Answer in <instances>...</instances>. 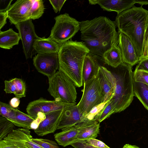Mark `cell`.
<instances>
[{"label": "cell", "instance_id": "obj_1", "mask_svg": "<svg viewBox=\"0 0 148 148\" xmlns=\"http://www.w3.org/2000/svg\"><path fill=\"white\" fill-rule=\"evenodd\" d=\"M80 22L81 39L90 53L103 58L106 52L118 45L119 33L115 21L100 16Z\"/></svg>", "mask_w": 148, "mask_h": 148}, {"label": "cell", "instance_id": "obj_2", "mask_svg": "<svg viewBox=\"0 0 148 148\" xmlns=\"http://www.w3.org/2000/svg\"><path fill=\"white\" fill-rule=\"evenodd\" d=\"M115 22L118 32L131 40L141 60L148 37V11L134 6L118 14Z\"/></svg>", "mask_w": 148, "mask_h": 148}, {"label": "cell", "instance_id": "obj_3", "mask_svg": "<svg viewBox=\"0 0 148 148\" xmlns=\"http://www.w3.org/2000/svg\"><path fill=\"white\" fill-rule=\"evenodd\" d=\"M90 52L82 42L69 40L60 45L58 53L60 70L75 86L83 84L82 69L85 58Z\"/></svg>", "mask_w": 148, "mask_h": 148}, {"label": "cell", "instance_id": "obj_4", "mask_svg": "<svg viewBox=\"0 0 148 148\" xmlns=\"http://www.w3.org/2000/svg\"><path fill=\"white\" fill-rule=\"evenodd\" d=\"M111 72L115 78L116 85L114 96L110 99L115 113L127 108L132 102L134 96L132 67L123 62Z\"/></svg>", "mask_w": 148, "mask_h": 148}, {"label": "cell", "instance_id": "obj_5", "mask_svg": "<svg viewBox=\"0 0 148 148\" xmlns=\"http://www.w3.org/2000/svg\"><path fill=\"white\" fill-rule=\"evenodd\" d=\"M48 91L54 100L68 103H76L77 93L75 86L63 72L59 70L48 78Z\"/></svg>", "mask_w": 148, "mask_h": 148}, {"label": "cell", "instance_id": "obj_6", "mask_svg": "<svg viewBox=\"0 0 148 148\" xmlns=\"http://www.w3.org/2000/svg\"><path fill=\"white\" fill-rule=\"evenodd\" d=\"M55 23L49 38L60 45L73 37L80 30V22L67 13L54 18Z\"/></svg>", "mask_w": 148, "mask_h": 148}, {"label": "cell", "instance_id": "obj_7", "mask_svg": "<svg viewBox=\"0 0 148 148\" xmlns=\"http://www.w3.org/2000/svg\"><path fill=\"white\" fill-rule=\"evenodd\" d=\"M84 84L82 95L77 105L82 115V120L94 107L104 102V97L101 90L98 75Z\"/></svg>", "mask_w": 148, "mask_h": 148}, {"label": "cell", "instance_id": "obj_8", "mask_svg": "<svg viewBox=\"0 0 148 148\" xmlns=\"http://www.w3.org/2000/svg\"><path fill=\"white\" fill-rule=\"evenodd\" d=\"M21 40L23 53L27 59L31 58L35 51L34 45L39 37L36 35L32 19L15 25Z\"/></svg>", "mask_w": 148, "mask_h": 148}, {"label": "cell", "instance_id": "obj_9", "mask_svg": "<svg viewBox=\"0 0 148 148\" xmlns=\"http://www.w3.org/2000/svg\"><path fill=\"white\" fill-rule=\"evenodd\" d=\"M33 60L37 70L48 78L53 76L59 69L58 53H38Z\"/></svg>", "mask_w": 148, "mask_h": 148}, {"label": "cell", "instance_id": "obj_10", "mask_svg": "<svg viewBox=\"0 0 148 148\" xmlns=\"http://www.w3.org/2000/svg\"><path fill=\"white\" fill-rule=\"evenodd\" d=\"M75 103H68L59 102L55 101L48 100L42 98L30 102L27 106L26 111L27 114L35 119L38 113L44 114L52 111L61 110L67 107L76 105Z\"/></svg>", "mask_w": 148, "mask_h": 148}, {"label": "cell", "instance_id": "obj_11", "mask_svg": "<svg viewBox=\"0 0 148 148\" xmlns=\"http://www.w3.org/2000/svg\"><path fill=\"white\" fill-rule=\"evenodd\" d=\"M32 0H18L7 11L8 18L15 25L30 19V10Z\"/></svg>", "mask_w": 148, "mask_h": 148}, {"label": "cell", "instance_id": "obj_12", "mask_svg": "<svg viewBox=\"0 0 148 148\" xmlns=\"http://www.w3.org/2000/svg\"><path fill=\"white\" fill-rule=\"evenodd\" d=\"M32 138L29 130L21 128L14 129L3 140L19 148H42L33 142Z\"/></svg>", "mask_w": 148, "mask_h": 148}, {"label": "cell", "instance_id": "obj_13", "mask_svg": "<svg viewBox=\"0 0 148 148\" xmlns=\"http://www.w3.org/2000/svg\"><path fill=\"white\" fill-rule=\"evenodd\" d=\"M119 32L118 45L121 50L123 62L132 67L139 62L140 58L130 38L122 32Z\"/></svg>", "mask_w": 148, "mask_h": 148}, {"label": "cell", "instance_id": "obj_14", "mask_svg": "<svg viewBox=\"0 0 148 148\" xmlns=\"http://www.w3.org/2000/svg\"><path fill=\"white\" fill-rule=\"evenodd\" d=\"M102 92L104 97V101L109 100L114 95L116 85L115 78L110 71L100 66L98 74Z\"/></svg>", "mask_w": 148, "mask_h": 148}, {"label": "cell", "instance_id": "obj_15", "mask_svg": "<svg viewBox=\"0 0 148 148\" xmlns=\"http://www.w3.org/2000/svg\"><path fill=\"white\" fill-rule=\"evenodd\" d=\"M82 121V115L77 105L67 107L63 110L57 129L64 130L75 125Z\"/></svg>", "mask_w": 148, "mask_h": 148}, {"label": "cell", "instance_id": "obj_16", "mask_svg": "<svg viewBox=\"0 0 148 148\" xmlns=\"http://www.w3.org/2000/svg\"><path fill=\"white\" fill-rule=\"evenodd\" d=\"M63 109L45 114V119L34 130V132L38 136H42L54 132L57 129L59 119Z\"/></svg>", "mask_w": 148, "mask_h": 148}, {"label": "cell", "instance_id": "obj_17", "mask_svg": "<svg viewBox=\"0 0 148 148\" xmlns=\"http://www.w3.org/2000/svg\"><path fill=\"white\" fill-rule=\"evenodd\" d=\"M91 5L98 4L104 10L116 12L117 15L131 8L136 3L134 0H89Z\"/></svg>", "mask_w": 148, "mask_h": 148}, {"label": "cell", "instance_id": "obj_18", "mask_svg": "<svg viewBox=\"0 0 148 148\" xmlns=\"http://www.w3.org/2000/svg\"><path fill=\"white\" fill-rule=\"evenodd\" d=\"M75 125L78 131L77 138L79 140L95 139L99 132L100 123L95 119L84 120Z\"/></svg>", "mask_w": 148, "mask_h": 148}, {"label": "cell", "instance_id": "obj_19", "mask_svg": "<svg viewBox=\"0 0 148 148\" xmlns=\"http://www.w3.org/2000/svg\"><path fill=\"white\" fill-rule=\"evenodd\" d=\"M5 118L13 123L15 126L29 130L35 119L31 115L10 107Z\"/></svg>", "mask_w": 148, "mask_h": 148}, {"label": "cell", "instance_id": "obj_20", "mask_svg": "<svg viewBox=\"0 0 148 148\" xmlns=\"http://www.w3.org/2000/svg\"><path fill=\"white\" fill-rule=\"evenodd\" d=\"M94 54L89 52L86 56L82 69L84 84L96 77L98 75L100 65Z\"/></svg>", "mask_w": 148, "mask_h": 148}, {"label": "cell", "instance_id": "obj_21", "mask_svg": "<svg viewBox=\"0 0 148 148\" xmlns=\"http://www.w3.org/2000/svg\"><path fill=\"white\" fill-rule=\"evenodd\" d=\"M60 45L49 38L39 37L35 41L34 48L39 54L58 53Z\"/></svg>", "mask_w": 148, "mask_h": 148}, {"label": "cell", "instance_id": "obj_22", "mask_svg": "<svg viewBox=\"0 0 148 148\" xmlns=\"http://www.w3.org/2000/svg\"><path fill=\"white\" fill-rule=\"evenodd\" d=\"M78 132L77 127L75 125L55 134L54 138L59 145L65 147L78 140Z\"/></svg>", "mask_w": 148, "mask_h": 148}, {"label": "cell", "instance_id": "obj_23", "mask_svg": "<svg viewBox=\"0 0 148 148\" xmlns=\"http://www.w3.org/2000/svg\"><path fill=\"white\" fill-rule=\"evenodd\" d=\"M4 91L6 93H13L19 99L26 96L25 82L21 79L15 78L4 81Z\"/></svg>", "mask_w": 148, "mask_h": 148}, {"label": "cell", "instance_id": "obj_24", "mask_svg": "<svg viewBox=\"0 0 148 148\" xmlns=\"http://www.w3.org/2000/svg\"><path fill=\"white\" fill-rule=\"evenodd\" d=\"M21 39L18 33L10 28L5 31L0 32V47L5 49H9L14 45H18Z\"/></svg>", "mask_w": 148, "mask_h": 148}, {"label": "cell", "instance_id": "obj_25", "mask_svg": "<svg viewBox=\"0 0 148 148\" xmlns=\"http://www.w3.org/2000/svg\"><path fill=\"white\" fill-rule=\"evenodd\" d=\"M103 58L105 63L115 68L123 62L121 54L118 45H114L104 54Z\"/></svg>", "mask_w": 148, "mask_h": 148}, {"label": "cell", "instance_id": "obj_26", "mask_svg": "<svg viewBox=\"0 0 148 148\" xmlns=\"http://www.w3.org/2000/svg\"><path fill=\"white\" fill-rule=\"evenodd\" d=\"M133 87L134 95L148 110V86L133 80Z\"/></svg>", "mask_w": 148, "mask_h": 148}, {"label": "cell", "instance_id": "obj_27", "mask_svg": "<svg viewBox=\"0 0 148 148\" xmlns=\"http://www.w3.org/2000/svg\"><path fill=\"white\" fill-rule=\"evenodd\" d=\"M15 125L5 117H0V140L10 133L14 129Z\"/></svg>", "mask_w": 148, "mask_h": 148}, {"label": "cell", "instance_id": "obj_28", "mask_svg": "<svg viewBox=\"0 0 148 148\" xmlns=\"http://www.w3.org/2000/svg\"><path fill=\"white\" fill-rule=\"evenodd\" d=\"M45 7L42 0H32L30 10V19L35 20L39 18L43 14Z\"/></svg>", "mask_w": 148, "mask_h": 148}, {"label": "cell", "instance_id": "obj_29", "mask_svg": "<svg viewBox=\"0 0 148 148\" xmlns=\"http://www.w3.org/2000/svg\"><path fill=\"white\" fill-rule=\"evenodd\" d=\"M114 113H115L114 108L110 99L95 119L100 123Z\"/></svg>", "mask_w": 148, "mask_h": 148}, {"label": "cell", "instance_id": "obj_30", "mask_svg": "<svg viewBox=\"0 0 148 148\" xmlns=\"http://www.w3.org/2000/svg\"><path fill=\"white\" fill-rule=\"evenodd\" d=\"M31 140L42 148H60L55 141L46 139L33 138Z\"/></svg>", "mask_w": 148, "mask_h": 148}, {"label": "cell", "instance_id": "obj_31", "mask_svg": "<svg viewBox=\"0 0 148 148\" xmlns=\"http://www.w3.org/2000/svg\"><path fill=\"white\" fill-rule=\"evenodd\" d=\"M133 77L135 82L148 86V72L142 70H135L133 73Z\"/></svg>", "mask_w": 148, "mask_h": 148}, {"label": "cell", "instance_id": "obj_32", "mask_svg": "<svg viewBox=\"0 0 148 148\" xmlns=\"http://www.w3.org/2000/svg\"><path fill=\"white\" fill-rule=\"evenodd\" d=\"M109 101L104 102L94 107L87 114L83 117V121L84 120H91L95 119Z\"/></svg>", "mask_w": 148, "mask_h": 148}, {"label": "cell", "instance_id": "obj_33", "mask_svg": "<svg viewBox=\"0 0 148 148\" xmlns=\"http://www.w3.org/2000/svg\"><path fill=\"white\" fill-rule=\"evenodd\" d=\"M88 144L97 148H110L102 141L94 138L84 140Z\"/></svg>", "mask_w": 148, "mask_h": 148}, {"label": "cell", "instance_id": "obj_34", "mask_svg": "<svg viewBox=\"0 0 148 148\" xmlns=\"http://www.w3.org/2000/svg\"><path fill=\"white\" fill-rule=\"evenodd\" d=\"M45 118L46 115L45 114L41 112L38 113L37 118L31 124V129L35 130L37 129L40 123L45 119Z\"/></svg>", "mask_w": 148, "mask_h": 148}, {"label": "cell", "instance_id": "obj_35", "mask_svg": "<svg viewBox=\"0 0 148 148\" xmlns=\"http://www.w3.org/2000/svg\"><path fill=\"white\" fill-rule=\"evenodd\" d=\"M50 3L52 6L53 9L56 13L60 12L66 0H50Z\"/></svg>", "mask_w": 148, "mask_h": 148}, {"label": "cell", "instance_id": "obj_36", "mask_svg": "<svg viewBox=\"0 0 148 148\" xmlns=\"http://www.w3.org/2000/svg\"><path fill=\"white\" fill-rule=\"evenodd\" d=\"M71 145L75 148H97L88 144L85 140H79Z\"/></svg>", "mask_w": 148, "mask_h": 148}, {"label": "cell", "instance_id": "obj_37", "mask_svg": "<svg viewBox=\"0 0 148 148\" xmlns=\"http://www.w3.org/2000/svg\"><path fill=\"white\" fill-rule=\"evenodd\" d=\"M142 70L148 72V58L140 60L136 66L135 70Z\"/></svg>", "mask_w": 148, "mask_h": 148}, {"label": "cell", "instance_id": "obj_38", "mask_svg": "<svg viewBox=\"0 0 148 148\" xmlns=\"http://www.w3.org/2000/svg\"><path fill=\"white\" fill-rule=\"evenodd\" d=\"M12 0H1L0 12L7 11L9 8Z\"/></svg>", "mask_w": 148, "mask_h": 148}, {"label": "cell", "instance_id": "obj_39", "mask_svg": "<svg viewBox=\"0 0 148 148\" xmlns=\"http://www.w3.org/2000/svg\"><path fill=\"white\" fill-rule=\"evenodd\" d=\"M8 18L7 11L0 12V29L6 23V19Z\"/></svg>", "mask_w": 148, "mask_h": 148}, {"label": "cell", "instance_id": "obj_40", "mask_svg": "<svg viewBox=\"0 0 148 148\" xmlns=\"http://www.w3.org/2000/svg\"><path fill=\"white\" fill-rule=\"evenodd\" d=\"M0 148H19L16 146L8 143L3 140H0Z\"/></svg>", "mask_w": 148, "mask_h": 148}, {"label": "cell", "instance_id": "obj_41", "mask_svg": "<svg viewBox=\"0 0 148 148\" xmlns=\"http://www.w3.org/2000/svg\"><path fill=\"white\" fill-rule=\"evenodd\" d=\"M20 103L19 99L16 97L12 98L10 101V106L14 108L18 107Z\"/></svg>", "mask_w": 148, "mask_h": 148}, {"label": "cell", "instance_id": "obj_42", "mask_svg": "<svg viewBox=\"0 0 148 148\" xmlns=\"http://www.w3.org/2000/svg\"><path fill=\"white\" fill-rule=\"evenodd\" d=\"M146 58H148V37L145 47L143 56L142 60Z\"/></svg>", "mask_w": 148, "mask_h": 148}, {"label": "cell", "instance_id": "obj_43", "mask_svg": "<svg viewBox=\"0 0 148 148\" xmlns=\"http://www.w3.org/2000/svg\"><path fill=\"white\" fill-rule=\"evenodd\" d=\"M136 3H137L140 4L141 7L143 5H148V1L141 0H134Z\"/></svg>", "mask_w": 148, "mask_h": 148}, {"label": "cell", "instance_id": "obj_44", "mask_svg": "<svg viewBox=\"0 0 148 148\" xmlns=\"http://www.w3.org/2000/svg\"><path fill=\"white\" fill-rule=\"evenodd\" d=\"M122 148H140L135 145H132L128 144H126Z\"/></svg>", "mask_w": 148, "mask_h": 148}, {"label": "cell", "instance_id": "obj_45", "mask_svg": "<svg viewBox=\"0 0 148 148\" xmlns=\"http://www.w3.org/2000/svg\"></svg>", "mask_w": 148, "mask_h": 148}]
</instances>
